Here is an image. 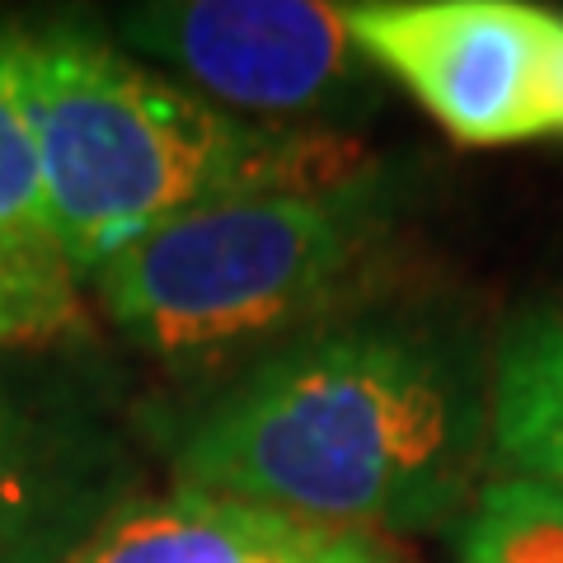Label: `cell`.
Returning <instances> with one entry per match:
<instances>
[{
  "instance_id": "6da1fadb",
  "label": "cell",
  "mask_w": 563,
  "mask_h": 563,
  "mask_svg": "<svg viewBox=\"0 0 563 563\" xmlns=\"http://www.w3.org/2000/svg\"><path fill=\"white\" fill-rule=\"evenodd\" d=\"M174 484L372 536L442 531L488 461V357L451 314L352 306L165 428Z\"/></svg>"
},
{
  "instance_id": "7a4b0ae2",
  "label": "cell",
  "mask_w": 563,
  "mask_h": 563,
  "mask_svg": "<svg viewBox=\"0 0 563 563\" xmlns=\"http://www.w3.org/2000/svg\"><path fill=\"white\" fill-rule=\"evenodd\" d=\"M20 95L47 235L80 277L188 211L343 184L372 165L343 132L225 113L76 20L20 24Z\"/></svg>"
},
{
  "instance_id": "3957f363",
  "label": "cell",
  "mask_w": 563,
  "mask_h": 563,
  "mask_svg": "<svg viewBox=\"0 0 563 563\" xmlns=\"http://www.w3.org/2000/svg\"><path fill=\"white\" fill-rule=\"evenodd\" d=\"M404 207V169L372 161L343 184L188 211L85 282L141 357L179 376H231L362 306Z\"/></svg>"
},
{
  "instance_id": "277c9868",
  "label": "cell",
  "mask_w": 563,
  "mask_h": 563,
  "mask_svg": "<svg viewBox=\"0 0 563 563\" xmlns=\"http://www.w3.org/2000/svg\"><path fill=\"white\" fill-rule=\"evenodd\" d=\"M146 461L118 380L76 343L0 352V563H76Z\"/></svg>"
},
{
  "instance_id": "5b68a950",
  "label": "cell",
  "mask_w": 563,
  "mask_h": 563,
  "mask_svg": "<svg viewBox=\"0 0 563 563\" xmlns=\"http://www.w3.org/2000/svg\"><path fill=\"white\" fill-rule=\"evenodd\" d=\"M118 38L217 109L277 128L362 118L380 95V70L352 43L347 5L155 0L118 14Z\"/></svg>"
},
{
  "instance_id": "8992f818",
  "label": "cell",
  "mask_w": 563,
  "mask_h": 563,
  "mask_svg": "<svg viewBox=\"0 0 563 563\" xmlns=\"http://www.w3.org/2000/svg\"><path fill=\"white\" fill-rule=\"evenodd\" d=\"M347 29L461 146L554 136L563 14L521 0H376Z\"/></svg>"
},
{
  "instance_id": "52a82bcc",
  "label": "cell",
  "mask_w": 563,
  "mask_h": 563,
  "mask_svg": "<svg viewBox=\"0 0 563 563\" xmlns=\"http://www.w3.org/2000/svg\"><path fill=\"white\" fill-rule=\"evenodd\" d=\"M76 563H404L385 536L324 526L198 484L136 493Z\"/></svg>"
},
{
  "instance_id": "ba28073f",
  "label": "cell",
  "mask_w": 563,
  "mask_h": 563,
  "mask_svg": "<svg viewBox=\"0 0 563 563\" xmlns=\"http://www.w3.org/2000/svg\"><path fill=\"white\" fill-rule=\"evenodd\" d=\"M488 455L563 488V306L517 314L488 357Z\"/></svg>"
},
{
  "instance_id": "9c48e42d",
  "label": "cell",
  "mask_w": 563,
  "mask_h": 563,
  "mask_svg": "<svg viewBox=\"0 0 563 563\" xmlns=\"http://www.w3.org/2000/svg\"><path fill=\"white\" fill-rule=\"evenodd\" d=\"M85 333L80 273L43 231L0 225V352L62 347Z\"/></svg>"
},
{
  "instance_id": "30bf717a",
  "label": "cell",
  "mask_w": 563,
  "mask_h": 563,
  "mask_svg": "<svg viewBox=\"0 0 563 563\" xmlns=\"http://www.w3.org/2000/svg\"><path fill=\"white\" fill-rule=\"evenodd\" d=\"M455 563H563V488L498 474L455 526Z\"/></svg>"
},
{
  "instance_id": "8fae6325",
  "label": "cell",
  "mask_w": 563,
  "mask_h": 563,
  "mask_svg": "<svg viewBox=\"0 0 563 563\" xmlns=\"http://www.w3.org/2000/svg\"><path fill=\"white\" fill-rule=\"evenodd\" d=\"M0 225L47 235L38 146L20 95V24H0Z\"/></svg>"
},
{
  "instance_id": "7c38bea8",
  "label": "cell",
  "mask_w": 563,
  "mask_h": 563,
  "mask_svg": "<svg viewBox=\"0 0 563 563\" xmlns=\"http://www.w3.org/2000/svg\"><path fill=\"white\" fill-rule=\"evenodd\" d=\"M554 136H563V52H559V103H554Z\"/></svg>"
}]
</instances>
